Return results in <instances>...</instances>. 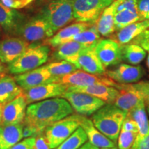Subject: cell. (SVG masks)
<instances>
[{
  "label": "cell",
  "mask_w": 149,
  "mask_h": 149,
  "mask_svg": "<svg viewBox=\"0 0 149 149\" xmlns=\"http://www.w3.org/2000/svg\"><path fill=\"white\" fill-rule=\"evenodd\" d=\"M74 110L62 97H55L29 104L24 126L32 129L37 136L54 123L73 114Z\"/></svg>",
  "instance_id": "obj_1"
},
{
  "label": "cell",
  "mask_w": 149,
  "mask_h": 149,
  "mask_svg": "<svg viewBox=\"0 0 149 149\" xmlns=\"http://www.w3.org/2000/svg\"><path fill=\"white\" fill-rule=\"evenodd\" d=\"M127 113L113 104H105L92 116V122L97 129L113 142H116Z\"/></svg>",
  "instance_id": "obj_2"
},
{
  "label": "cell",
  "mask_w": 149,
  "mask_h": 149,
  "mask_svg": "<svg viewBox=\"0 0 149 149\" xmlns=\"http://www.w3.org/2000/svg\"><path fill=\"white\" fill-rule=\"evenodd\" d=\"M50 51V47L46 44L29 46L17 59L8 64V72L16 75L36 69L48 61Z\"/></svg>",
  "instance_id": "obj_3"
},
{
  "label": "cell",
  "mask_w": 149,
  "mask_h": 149,
  "mask_svg": "<svg viewBox=\"0 0 149 149\" xmlns=\"http://www.w3.org/2000/svg\"><path fill=\"white\" fill-rule=\"evenodd\" d=\"M42 17L47 22L54 35L74 19L72 0H53L44 9Z\"/></svg>",
  "instance_id": "obj_4"
},
{
  "label": "cell",
  "mask_w": 149,
  "mask_h": 149,
  "mask_svg": "<svg viewBox=\"0 0 149 149\" xmlns=\"http://www.w3.org/2000/svg\"><path fill=\"white\" fill-rule=\"evenodd\" d=\"M115 0H72L74 19L95 24L102 13Z\"/></svg>",
  "instance_id": "obj_5"
},
{
  "label": "cell",
  "mask_w": 149,
  "mask_h": 149,
  "mask_svg": "<svg viewBox=\"0 0 149 149\" xmlns=\"http://www.w3.org/2000/svg\"><path fill=\"white\" fill-rule=\"evenodd\" d=\"M52 83H59L67 86H86L95 84H102L113 86L117 88L118 84L104 74H93L83 70H77L72 73L58 77H53Z\"/></svg>",
  "instance_id": "obj_6"
},
{
  "label": "cell",
  "mask_w": 149,
  "mask_h": 149,
  "mask_svg": "<svg viewBox=\"0 0 149 149\" xmlns=\"http://www.w3.org/2000/svg\"><path fill=\"white\" fill-rule=\"evenodd\" d=\"M79 127L72 115L49 126L44 130V137L50 149H55Z\"/></svg>",
  "instance_id": "obj_7"
},
{
  "label": "cell",
  "mask_w": 149,
  "mask_h": 149,
  "mask_svg": "<svg viewBox=\"0 0 149 149\" xmlns=\"http://www.w3.org/2000/svg\"><path fill=\"white\" fill-rule=\"evenodd\" d=\"M61 97L67 100L77 114L83 116L94 114L106 104L100 99L84 93L66 91Z\"/></svg>",
  "instance_id": "obj_8"
},
{
  "label": "cell",
  "mask_w": 149,
  "mask_h": 149,
  "mask_svg": "<svg viewBox=\"0 0 149 149\" xmlns=\"http://www.w3.org/2000/svg\"><path fill=\"white\" fill-rule=\"evenodd\" d=\"M16 34L27 42H35L50 38L53 35L51 28L44 18L33 19L28 22H24L19 28Z\"/></svg>",
  "instance_id": "obj_9"
},
{
  "label": "cell",
  "mask_w": 149,
  "mask_h": 149,
  "mask_svg": "<svg viewBox=\"0 0 149 149\" xmlns=\"http://www.w3.org/2000/svg\"><path fill=\"white\" fill-rule=\"evenodd\" d=\"M95 46L86 47L77 55L67 59V61L72 63L79 70L93 74H104L105 68L98 59L95 51Z\"/></svg>",
  "instance_id": "obj_10"
},
{
  "label": "cell",
  "mask_w": 149,
  "mask_h": 149,
  "mask_svg": "<svg viewBox=\"0 0 149 149\" xmlns=\"http://www.w3.org/2000/svg\"><path fill=\"white\" fill-rule=\"evenodd\" d=\"M68 86L59 83H45L23 91V94L27 104L48 100V99L61 97L67 91Z\"/></svg>",
  "instance_id": "obj_11"
},
{
  "label": "cell",
  "mask_w": 149,
  "mask_h": 149,
  "mask_svg": "<svg viewBox=\"0 0 149 149\" xmlns=\"http://www.w3.org/2000/svg\"><path fill=\"white\" fill-rule=\"evenodd\" d=\"M95 51L105 68L119 64L122 61L121 45L111 39L100 40L95 47Z\"/></svg>",
  "instance_id": "obj_12"
},
{
  "label": "cell",
  "mask_w": 149,
  "mask_h": 149,
  "mask_svg": "<svg viewBox=\"0 0 149 149\" xmlns=\"http://www.w3.org/2000/svg\"><path fill=\"white\" fill-rule=\"evenodd\" d=\"M28 104L23 93L3 106L1 125L24 124Z\"/></svg>",
  "instance_id": "obj_13"
},
{
  "label": "cell",
  "mask_w": 149,
  "mask_h": 149,
  "mask_svg": "<svg viewBox=\"0 0 149 149\" xmlns=\"http://www.w3.org/2000/svg\"><path fill=\"white\" fill-rule=\"evenodd\" d=\"M29 43L18 37H9L0 40V61L10 64L17 59L28 48Z\"/></svg>",
  "instance_id": "obj_14"
},
{
  "label": "cell",
  "mask_w": 149,
  "mask_h": 149,
  "mask_svg": "<svg viewBox=\"0 0 149 149\" xmlns=\"http://www.w3.org/2000/svg\"><path fill=\"white\" fill-rule=\"evenodd\" d=\"M144 74V70L140 66L121 64L115 69L105 72L107 77L120 84H131L138 82Z\"/></svg>",
  "instance_id": "obj_15"
},
{
  "label": "cell",
  "mask_w": 149,
  "mask_h": 149,
  "mask_svg": "<svg viewBox=\"0 0 149 149\" xmlns=\"http://www.w3.org/2000/svg\"><path fill=\"white\" fill-rule=\"evenodd\" d=\"M76 120L79 122V126L83 128L86 134L89 142L99 148H113L115 143L104 135L95 126L90 119L79 114H72Z\"/></svg>",
  "instance_id": "obj_16"
},
{
  "label": "cell",
  "mask_w": 149,
  "mask_h": 149,
  "mask_svg": "<svg viewBox=\"0 0 149 149\" xmlns=\"http://www.w3.org/2000/svg\"><path fill=\"white\" fill-rule=\"evenodd\" d=\"M53 77L44 66L24 73L16 74L14 77L17 84L23 91L43 84L52 83Z\"/></svg>",
  "instance_id": "obj_17"
},
{
  "label": "cell",
  "mask_w": 149,
  "mask_h": 149,
  "mask_svg": "<svg viewBox=\"0 0 149 149\" xmlns=\"http://www.w3.org/2000/svg\"><path fill=\"white\" fill-rule=\"evenodd\" d=\"M117 88L119 90V94L113 104L126 113L144 102L142 96L133 84H119Z\"/></svg>",
  "instance_id": "obj_18"
},
{
  "label": "cell",
  "mask_w": 149,
  "mask_h": 149,
  "mask_svg": "<svg viewBox=\"0 0 149 149\" xmlns=\"http://www.w3.org/2000/svg\"><path fill=\"white\" fill-rule=\"evenodd\" d=\"M92 24H93L88 22H77L70 24V26L60 29L51 37L47 39L44 44L49 47L55 48L61 44L71 42L73 41L75 35L87 29Z\"/></svg>",
  "instance_id": "obj_19"
},
{
  "label": "cell",
  "mask_w": 149,
  "mask_h": 149,
  "mask_svg": "<svg viewBox=\"0 0 149 149\" xmlns=\"http://www.w3.org/2000/svg\"><path fill=\"white\" fill-rule=\"evenodd\" d=\"M24 17L16 9L9 8L0 1V29L8 34L16 33L24 23Z\"/></svg>",
  "instance_id": "obj_20"
},
{
  "label": "cell",
  "mask_w": 149,
  "mask_h": 149,
  "mask_svg": "<svg viewBox=\"0 0 149 149\" xmlns=\"http://www.w3.org/2000/svg\"><path fill=\"white\" fill-rule=\"evenodd\" d=\"M68 91L84 93L95 97L108 104H113L119 94V90L115 87L102 84L86 86H68Z\"/></svg>",
  "instance_id": "obj_21"
},
{
  "label": "cell",
  "mask_w": 149,
  "mask_h": 149,
  "mask_svg": "<svg viewBox=\"0 0 149 149\" xmlns=\"http://www.w3.org/2000/svg\"><path fill=\"white\" fill-rule=\"evenodd\" d=\"M148 29H149V19L136 22L120 29L115 34H113L110 39L115 41L120 45L129 44Z\"/></svg>",
  "instance_id": "obj_22"
},
{
  "label": "cell",
  "mask_w": 149,
  "mask_h": 149,
  "mask_svg": "<svg viewBox=\"0 0 149 149\" xmlns=\"http://www.w3.org/2000/svg\"><path fill=\"white\" fill-rule=\"evenodd\" d=\"M120 1L121 0H115L114 2L105 8L96 21L97 29L101 36L109 37L114 34L115 31V16Z\"/></svg>",
  "instance_id": "obj_23"
},
{
  "label": "cell",
  "mask_w": 149,
  "mask_h": 149,
  "mask_svg": "<svg viewBox=\"0 0 149 149\" xmlns=\"http://www.w3.org/2000/svg\"><path fill=\"white\" fill-rule=\"evenodd\" d=\"M24 124L0 126V149H10L24 138Z\"/></svg>",
  "instance_id": "obj_24"
},
{
  "label": "cell",
  "mask_w": 149,
  "mask_h": 149,
  "mask_svg": "<svg viewBox=\"0 0 149 149\" xmlns=\"http://www.w3.org/2000/svg\"><path fill=\"white\" fill-rule=\"evenodd\" d=\"M23 93L14 77L5 75L0 78V105H6Z\"/></svg>",
  "instance_id": "obj_25"
},
{
  "label": "cell",
  "mask_w": 149,
  "mask_h": 149,
  "mask_svg": "<svg viewBox=\"0 0 149 149\" xmlns=\"http://www.w3.org/2000/svg\"><path fill=\"white\" fill-rule=\"evenodd\" d=\"M126 116L133 120L138 127V133L135 141H139L149 132V120L147 116L144 102H141L127 113Z\"/></svg>",
  "instance_id": "obj_26"
},
{
  "label": "cell",
  "mask_w": 149,
  "mask_h": 149,
  "mask_svg": "<svg viewBox=\"0 0 149 149\" xmlns=\"http://www.w3.org/2000/svg\"><path fill=\"white\" fill-rule=\"evenodd\" d=\"M121 53L122 61L132 65L139 64L146 55V52L144 48L133 43L121 45Z\"/></svg>",
  "instance_id": "obj_27"
},
{
  "label": "cell",
  "mask_w": 149,
  "mask_h": 149,
  "mask_svg": "<svg viewBox=\"0 0 149 149\" xmlns=\"http://www.w3.org/2000/svg\"><path fill=\"white\" fill-rule=\"evenodd\" d=\"M85 48L86 46L79 44V42L71 41L55 48V52L53 54V57L57 60H67L70 57L77 55L80 51H82Z\"/></svg>",
  "instance_id": "obj_28"
},
{
  "label": "cell",
  "mask_w": 149,
  "mask_h": 149,
  "mask_svg": "<svg viewBox=\"0 0 149 149\" xmlns=\"http://www.w3.org/2000/svg\"><path fill=\"white\" fill-rule=\"evenodd\" d=\"M101 40V35L99 33L96 24L95 23L87 29L75 35L73 41L79 42L86 47H90L96 46Z\"/></svg>",
  "instance_id": "obj_29"
},
{
  "label": "cell",
  "mask_w": 149,
  "mask_h": 149,
  "mask_svg": "<svg viewBox=\"0 0 149 149\" xmlns=\"http://www.w3.org/2000/svg\"><path fill=\"white\" fill-rule=\"evenodd\" d=\"M144 20L137 11L124 10L117 12L115 16V31H118L123 28L134 22Z\"/></svg>",
  "instance_id": "obj_30"
},
{
  "label": "cell",
  "mask_w": 149,
  "mask_h": 149,
  "mask_svg": "<svg viewBox=\"0 0 149 149\" xmlns=\"http://www.w3.org/2000/svg\"><path fill=\"white\" fill-rule=\"evenodd\" d=\"M88 140V137L79 126L69 137L63 141L61 144L55 149H79Z\"/></svg>",
  "instance_id": "obj_31"
},
{
  "label": "cell",
  "mask_w": 149,
  "mask_h": 149,
  "mask_svg": "<svg viewBox=\"0 0 149 149\" xmlns=\"http://www.w3.org/2000/svg\"><path fill=\"white\" fill-rule=\"evenodd\" d=\"M44 66L50 72L52 77H61V76L72 73V72L79 70L75 66V65L66 60L50 63V64L45 65Z\"/></svg>",
  "instance_id": "obj_32"
},
{
  "label": "cell",
  "mask_w": 149,
  "mask_h": 149,
  "mask_svg": "<svg viewBox=\"0 0 149 149\" xmlns=\"http://www.w3.org/2000/svg\"><path fill=\"white\" fill-rule=\"evenodd\" d=\"M137 133L134 132L121 130L118 139L117 145L118 149H130L137 138Z\"/></svg>",
  "instance_id": "obj_33"
},
{
  "label": "cell",
  "mask_w": 149,
  "mask_h": 149,
  "mask_svg": "<svg viewBox=\"0 0 149 149\" xmlns=\"http://www.w3.org/2000/svg\"><path fill=\"white\" fill-rule=\"evenodd\" d=\"M133 86L137 90L142 96L145 107L149 115V81H140V82L133 84Z\"/></svg>",
  "instance_id": "obj_34"
},
{
  "label": "cell",
  "mask_w": 149,
  "mask_h": 149,
  "mask_svg": "<svg viewBox=\"0 0 149 149\" xmlns=\"http://www.w3.org/2000/svg\"><path fill=\"white\" fill-rule=\"evenodd\" d=\"M133 44H137L149 53V29H146L139 36L132 41Z\"/></svg>",
  "instance_id": "obj_35"
},
{
  "label": "cell",
  "mask_w": 149,
  "mask_h": 149,
  "mask_svg": "<svg viewBox=\"0 0 149 149\" xmlns=\"http://www.w3.org/2000/svg\"><path fill=\"white\" fill-rule=\"evenodd\" d=\"M6 6L13 9H20L26 6L33 0H1Z\"/></svg>",
  "instance_id": "obj_36"
},
{
  "label": "cell",
  "mask_w": 149,
  "mask_h": 149,
  "mask_svg": "<svg viewBox=\"0 0 149 149\" xmlns=\"http://www.w3.org/2000/svg\"><path fill=\"white\" fill-rule=\"evenodd\" d=\"M36 137H29L25 138L11 147L10 149H33L35 148Z\"/></svg>",
  "instance_id": "obj_37"
},
{
  "label": "cell",
  "mask_w": 149,
  "mask_h": 149,
  "mask_svg": "<svg viewBox=\"0 0 149 149\" xmlns=\"http://www.w3.org/2000/svg\"><path fill=\"white\" fill-rule=\"evenodd\" d=\"M124 10L137 11V0H121L117 8V12Z\"/></svg>",
  "instance_id": "obj_38"
},
{
  "label": "cell",
  "mask_w": 149,
  "mask_h": 149,
  "mask_svg": "<svg viewBox=\"0 0 149 149\" xmlns=\"http://www.w3.org/2000/svg\"><path fill=\"white\" fill-rule=\"evenodd\" d=\"M137 11L143 19H149V0H137Z\"/></svg>",
  "instance_id": "obj_39"
},
{
  "label": "cell",
  "mask_w": 149,
  "mask_h": 149,
  "mask_svg": "<svg viewBox=\"0 0 149 149\" xmlns=\"http://www.w3.org/2000/svg\"><path fill=\"white\" fill-rule=\"evenodd\" d=\"M126 130V131H130V132H134V133H138V127H137L136 123L134 122L133 120L128 117L127 116L126 117L125 120L123 122L122 126V129Z\"/></svg>",
  "instance_id": "obj_40"
},
{
  "label": "cell",
  "mask_w": 149,
  "mask_h": 149,
  "mask_svg": "<svg viewBox=\"0 0 149 149\" xmlns=\"http://www.w3.org/2000/svg\"><path fill=\"white\" fill-rule=\"evenodd\" d=\"M130 149H149V132L140 140L135 141Z\"/></svg>",
  "instance_id": "obj_41"
},
{
  "label": "cell",
  "mask_w": 149,
  "mask_h": 149,
  "mask_svg": "<svg viewBox=\"0 0 149 149\" xmlns=\"http://www.w3.org/2000/svg\"><path fill=\"white\" fill-rule=\"evenodd\" d=\"M35 149H50L46 142L44 135H40L36 137V141H35Z\"/></svg>",
  "instance_id": "obj_42"
},
{
  "label": "cell",
  "mask_w": 149,
  "mask_h": 149,
  "mask_svg": "<svg viewBox=\"0 0 149 149\" xmlns=\"http://www.w3.org/2000/svg\"><path fill=\"white\" fill-rule=\"evenodd\" d=\"M79 149H99L97 147L93 146L90 142H86L82 146H81Z\"/></svg>",
  "instance_id": "obj_43"
},
{
  "label": "cell",
  "mask_w": 149,
  "mask_h": 149,
  "mask_svg": "<svg viewBox=\"0 0 149 149\" xmlns=\"http://www.w3.org/2000/svg\"><path fill=\"white\" fill-rule=\"evenodd\" d=\"M6 69L3 66L2 63L0 61V78L3 77V76L6 75Z\"/></svg>",
  "instance_id": "obj_44"
},
{
  "label": "cell",
  "mask_w": 149,
  "mask_h": 149,
  "mask_svg": "<svg viewBox=\"0 0 149 149\" xmlns=\"http://www.w3.org/2000/svg\"><path fill=\"white\" fill-rule=\"evenodd\" d=\"M3 105H0V126L1 124V120H2V111Z\"/></svg>",
  "instance_id": "obj_45"
},
{
  "label": "cell",
  "mask_w": 149,
  "mask_h": 149,
  "mask_svg": "<svg viewBox=\"0 0 149 149\" xmlns=\"http://www.w3.org/2000/svg\"><path fill=\"white\" fill-rule=\"evenodd\" d=\"M146 64H147V66H148V69H149V53L148 56H147V59H146Z\"/></svg>",
  "instance_id": "obj_46"
},
{
  "label": "cell",
  "mask_w": 149,
  "mask_h": 149,
  "mask_svg": "<svg viewBox=\"0 0 149 149\" xmlns=\"http://www.w3.org/2000/svg\"><path fill=\"white\" fill-rule=\"evenodd\" d=\"M2 31H1V30L0 29V40H1V38H2Z\"/></svg>",
  "instance_id": "obj_47"
},
{
  "label": "cell",
  "mask_w": 149,
  "mask_h": 149,
  "mask_svg": "<svg viewBox=\"0 0 149 149\" xmlns=\"http://www.w3.org/2000/svg\"><path fill=\"white\" fill-rule=\"evenodd\" d=\"M101 149H118V148H117L116 147H113V148H103Z\"/></svg>",
  "instance_id": "obj_48"
},
{
  "label": "cell",
  "mask_w": 149,
  "mask_h": 149,
  "mask_svg": "<svg viewBox=\"0 0 149 149\" xmlns=\"http://www.w3.org/2000/svg\"><path fill=\"white\" fill-rule=\"evenodd\" d=\"M33 149H35V148H33Z\"/></svg>",
  "instance_id": "obj_49"
}]
</instances>
